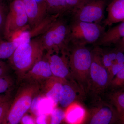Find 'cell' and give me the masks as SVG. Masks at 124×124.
Returning <instances> with one entry per match:
<instances>
[{"mask_svg": "<svg viewBox=\"0 0 124 124\" xmlns=\"http://www.w3.org/2000/svg\"><path fill=\"white\" fill-rule=\"evenodd\" d=\"M55 107L53 102L45 96L36 95L32 100L29 110L34 116L40 114L50 115Z\"/></svg>", "mask_w": 124, "mask_h": 124, "instance_id": "obj_19", "label": "cell"}, {"mask_svg": "<svg viewBox=\"0 0 124 124\" xmlns=\"http://www.w3.org/2000/svg\"><path fill=\"white\" fill-rule=\"evenodd\" d=\"M94 46L91 50L92 62L86 93L91 96L95 102L101 99L109 88L111 80L102 62L100 47Z\"/></svg>", "mask_w": 124, "mask_h": 124, "instance_id": "obj_2", "label": "cell"}, {"mask_svg": "<svg viewBox=\"0 0 124 124\" xmlns=\"http://www.w3.org/2000/svg\"><path fill=\"white\" fill-rule=\"evenodd\" d=\"M66 80L53 76L46 81L44 87L45 96L51 100L55 107H57L59 104L60 90Z\"/></svg>", "mask_w": 124, "mask_h": 124, "instance_id": "obj_18", "label": "cell"}, {"mask_svg": "<svg viewBox=\"0 0 124 124\" xmlns=\"http://www.w3.org/2000/svg\"><path fill=\"white\" fill-rule=\"evenodd\" d=\"M45 51L39 36L33 38L18 47L8 59L10 65L22 79L24 75L44 57Z\"/></svg>", "mask_w": 124, "mask_h": 124, "instance_id": "obj_1", "label": "cell"}, {"mask_svg": "<svg viewBox=\"0 0 124 124\" xmlns=\"http://www.w3.org/2000/svg\"><path fill=\"white\" fill-rule=\"evenodd\" d=\"M47 14L49 15H60L63 16L70 12L66 0H45Z\"/></svg>", "mask_w": 124, "mask_h": 124, "instance_id": "obj_21", "label": "cell"}, {"mask_svg": "<svg viewBox=\"0 0 124 124\" xmlns=\"http://www.w3.org/2000/svg\"><path fill=\"white\" fill-rule=\"evenodd\" d=\"M28 19L31 29L34 27L46 16V5L44 1L38 2L36 0H22Z\"/></svg>", "mask_w": 124, "mask_h": 124, "instance_id": "obj_13", "label": "cell"}, {"mask_svg": "<svg viewBox=\"0 0 124 124\" xmlns=\"http://www.w3.org/2000/svg\"><path fill=\"white\" fill-rule=\"evenodd\" d=\"M10 100V95L8 93L6 94H0V104Z\"/></svg>", "mask_w": 124, "mask_h": 124, "instance_id": "obj_33", "label": "cell"}, {"mask_svg": "<svg viewBox=\"0 0 124 124\" xmlns=\"http://www.w3.org/2000/svg\"><path fill=\"white\" fill-rule=\"evenodd\" d=\"M11 101L10 100L0 104V124H3Z\"/></svg>", "mask_w": 124, "mask_h": 124, "instance_id": "obj_26", "label": "cell"}, {"mask_svg": "<svg viewBox=\"0 0 124 124\" xmlns=\"http://www.w3.org/2000/svg\"><path fill=\"white\" fill-rule=\"evenodd\" d=\"M107 16L103 22L104 27L124 22V0H113L107 9Z\"/></svg>", "mask_w": 124, "mask_h": 124, "instance_id": "obj_17", "label": "cell"}, {"mask_svg": "<svg viewBox=\"0 0 124 124\" xmlns=\"http://www.w3.org/2000/svg\"><path fill=\"white\" fill-rule=\"evenodd\" d=\"M53 76L49 63L45 55L33 65L24 75L22 79L32 83H37Z\"/></svg>", "mask_w": 124, "mask_h": 124, "instance_id": "obj_14", "label": "cell"}, {"mask_svg": "<svg viewBox=\"0 0 124 124\" xmlns=\"http://www.w3.org/2000/svg\"><path fill=\"white\" fill-rule=\"evenodd\" d=\"M13 84V81L10 76L7 75L0 77V94L8 93Z\"/></svg>", "mask_w": 124, "mask_h": 124, "instance_id": "obj_25", "label": "cell"}, {"mask_svg": "<svg viewBox=\"0 0 124 124\" xmlns=\"http://www.w3.org/2000/svg\"><path fill=\"white\" fill-rule=\"evenodd\" d=\"M124 88V67L111 81L109 88L111 90Z\"/></svg>", "mask_w": 124, "mask_h": 124, "instance_id": "obj_24", "label": "cell"}, {"mask_svg": "<svg viewBox=\"0 0 124 124\" xmlns=\"http://www.w3.org/2000/svg\"><path fill=\"white\" fill-rule=\"evenodd\" d=\"M64 121L67 124H85L88 111L80 102H75L66 108Z\"/></svg>", "mask_w": 124, "mask_h": 124, "instance_id": "obj_15", "label": "cell"}, {"mask_svg": "<svg viewBox=\"0 0 124 124\" xmlns=\"http://www.w3.org/2000/svg\"><path fill=\"white\" fill-rule=\"evenodd\" d=\"M65 112L62 108L56 107L49 115V124H63Z\"/></svg>", "mask_w": 124, "mask_h": 124, "instance_id": "obj_23", "label": "cell"}, {"mask_svg": "<svg viewBox=\"0 0 124 124\" xmlns=\"http://www.w3.org/2000/svg\"><path fill=\"white\" fill-rule=\"evenodd\" d=\"M105 31V27L100 24L71 20L69 46L93 45Z\"/></svg>", "mask_w": 124, "mask_h": 124, "instance_id": "obj_6", "label": "cell"}, {"mask_svg": "<svg viewBox=\"0 0 124 124\" xmlns=\"http://www.w3.org/2000/svg\"><path fill=\"white\" fill-rule=\"evenodd\" d=\"M117 117L116 108L109 102L102 99L95 102L88 111L85 124H115Z\"/></svg>", "mask_w": 124, "mask_h": 124, "instance_id": "obj_9", "label": "cell"}, {"mask_svg": "<svg viewBox=\"0 0 124 124\" xmlns=\"http://www.w3.org/2000/svg\"><path fill=\"white\" fill-rule=\"evenodd\" d=\"M86 96L85 91L75 81L66 80L60 90L58 104L66 108L73 103L81 102Z\"/></svg>", "mask_w": 124, "mask_h": 124, "instance_id": "obj_10", "label": "cell"}, {"mask_svg": "<svg viewBox=\"0 0 124 124\" xmlns=\"http://www.w3.org/2000/svg\"><path fill=\"white\" fill-rule=\"evenodd\" d=\"M9 67L5 62L0 59V77L8 75Z\"/></svg>", "mask_w": 124, "mask_h": 124, "instance_id": "obj_30", "label": "cell"}, {"mask_svg": "<svg viewBox=\"0 0 124 124\" xmlns=\"http://www.w3.org/2000/svg\"><path fill=\"white\" fill-rule=\"evenodd\" d=\"M85 0H66L67 3L71 13L73 10L81 4Z\"/></svg>", "mask_w": 124, "mask_h": 124, "instance_id": "obj_27", "label": "cell"}, {"mask_svg": "<svg viewBox=\"0 0 124 124\" xmlns=\"http://www.w3.org/2000/svg\"><path fill=\"white\" fill-rule=\"evenodd\" d=\"M116 109L117 117L115 124H124V109Z\"/></svg>", "mask_w": 124, "mask_h": 124, "instance_id": "obj_32", "label": "cell"}, {"mask_svg": "<svg viewBox=\"0 0 124 124\" xmlns=\"http://www.w3.org/2000/svg\"><path fill=\"white\" fill-rule=\"evenodd\" d=\"M27 43L21 35L11 41L0 42V59H9L20 45Z\"/></svg>", "mask_w": 124, "mask_h": 124, "instance_id": "obj_20", "label": "cell"}, {"mask_svg": "<svg viewBox=\"0 0 124 124\" xmlns=\"http://www.w3.org/2000/svg\"><path fill=\"white\" fill-rule=\"evenodd\" d=\"M38 83H31L20 89L11 101L3 124H18L31 108L34 98L40 90Z\"/></svg>", "mask_w": 124, "mask_h": 124, "instance_id": "obj_5", "label": "cell"}, {"mask_svg": "<svg viewBox=\"0 0 124 124\" xmlns=\"http://www.w3.org/2000/svg\"><path fill=\"white\" fill-rule=\"evenodd\" d=\"M108 94V102L116 109H124V88L111 90Z\"/></svg>", "mask_w": 124, "mask_h": 124, "instance_id": "obj_22", "label": "cell"}, {"mask_svg": "<svg viewBox=\"0 0 124 124\" xmlns=\"http://www.w3.org/2000/svg\"><path fill=\"white\" fill-rule=\"evenodd\" d=\"M124 37V22L105 31L94 46L107 47L115 45Z\"/></svg>", "mask_w": 124, "mask_h": 124, "instance_id": "obj_16", "label": "cell"}, {"mask_svg": "<svg viewBox=\"0 0 124 124\" xmlns=\"http://www.w3.org/2000/svg\"><path fill=\"white\" fill-rule=\"evenodd\" d=\"M61 16L39 36L43 48L47 53L68 52L70 23Z\"/></svg>", "mask_w": 124, "mask_h": 124, "instance_id": "obj_3", "label": "cell"}, {"mask_svg": "<svg viewBox=\"0 0 124 124\" xmlns=\"http://www.w3.org/2000/svg\"><path fill=\"white\" fill-rule=\"evenodd\" d=\"M31 29L22 0H14L9 7L4 25V35L8 41L17 38L23 32Z\"/></svg>", "mask_w": 124, "mask_h": 124, "instance_id": "obj_7", "label": "cell"}, {"mask_svg": "<svg viewBox=\"0 0 124 124\" xmlns=\"http://www.w3.org/2000/svg\"><path fill=\"white\" fill-rule=\"evenodd\" d=\"M18 124H36L35 117L33 116L25 114Z\"/></svg>", "mask_w": 124, "mask_h": 124, "instance_id": "obj_28", "label": "cell"}, {"mask_svg": "<svg viewBox=\"0 0 124 124\" xmlns=\"http://www.w3.org/2000/svg\"><path fill=\"white\" fill-rule=\"evenodd\" d=\"M106 5L105 0H85L71 12V20L100 24Z\"/></svg>", "mask_w": 124, "mask_h": 124, "instance_id": "obj_8", "label": "cell"}, {"mask_svg": "<svg viewBox=\"0 0 124 124\" xmlns=\"http://www.w3.org/2000/svg\"><path fill=\"white\" fill-rule=\"evenodd\" d=\"M49 115L40 114L34 116L36 124H49Z\"/></svg>", "mask_w": 124, "mask_h": 124, "instance_id": "obj_29", "label": "cell"}, {"mask_svg": "<svg viewBox=\"0 0 124 124\" xmlns=\"http://www.w3.org/2000/svg\"><path fill=\"white\" fill-rule=\"evenodd\" d=\"M46 56L53 76L67 80H73L69 67L68 52L46 53Z\"/></svg>", "mask_w": 124, "mask_h": 124, "instance_id": "obj_11", "label": "cell"}, {"mask_svg": "<svg viewBox=\"0 0 124 124\" xmlns=\"http://www.w3.org/2000/svg\"><path fill=\"white\" fill-rule=\"evenodd\" d=\"M68 57L72 77L86 93L92 62L91 50L85 46H69Z\"/></svg>", "mask_w": 124, "mask_h": 124, "instance_id": "obj_4", "label": "cell"}, {"mask_svg": "<svg viewBox=\"0 0 124 124\" xmlns=\"http://www.w3.org/2000/svg\"><path fill=\"white\" fill-rule=\"evenodd\" d=\"M99 47L104 66L108 71H110L113 75H116L124 67V52L115 47Z\"/></svg>", "mask_w": 124, "mask_h": 124, "instance_id": "obj_12", "label": "cell"}, {"mask_svg": "<svg viewBox=\"0 0 124 124\" xmlns=\"http://www.w3.org/2000/svg\"><path fill=\"white\" fill-rule=\"evenodd\" d=\"M6 18L4 7L0 0V29L4 25Z\"/></svg>", "mask_w": 124, "mask_h": 124, "instance_id": "obj_31", "label": "cell"}]
</instances>
